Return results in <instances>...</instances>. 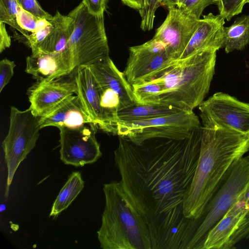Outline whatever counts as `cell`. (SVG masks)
<instances>
[{"label": "cell", "instance_id": "27", "mask_svg": "<svg viewBox=\"0 0 249 249\" xmlns=\"http://www.w3.org/2000/svg\"><path fill=\"white\" fill-rule=\"evenodd\" d=\"M53 28L50 21L41 19L36 31L28 35L23 41L32 50V53L36 52L38 45L46 38Z\"/></svg>", "mask_w": 249, "mask_h": 249}, {"label": "cell", "instance_id": "38", "mask_svg": "<svg viewBox=\"0 0 249 249\" xmlns=\"http://www.w3.org/2000/svg\"><path fill=\"white\" fill-rule=\"evenodd\" d=\"M248 157L249 158V155L248 156Z\"/></svg>", "mask_w": 249, "mask_h": 249}, {"label": "cell", "instance_id": "24", "mask_svg": "<svg viewBox=\"0 0 249 249\" xmlns=\"http://www.w3.org/2000/svg\"><path fill=\"white\" fill-rule=\"evenodd\" d=\"M135 102L142 104H160L163 86L160 83L150 80L132 86Z\"/></svg>", "mask_w": 249, "mask_h": 249}, {"label": "cell", "instance_id": "20", "mask_svg": "<svg viewBox=\"0 0 249 249\" xmlns=\"http://www.w3.org/2000/svg\"><path fill=\"white\" fill-rule=\"evenodd\" d=\"M247 210L231 207L224 217L209 231L202 249H228L230 238Z\"/></svg>", "mask_w": 249, "mask_h": 249}, {"label": "cell", "instance_id": "28", "mask_svg": "<svg viewBox=\"0 0 249 249\" xmlns=\"http://www.w3.org/2000/svg\"><path fill=\"white\" fill-rule=\"evenodd\" d=\"M214 0H178L177 7L200 19L203 10L208 6L213 4Z\"/></svg>", "mask_w": 249, "mask_h": 249}, {"label": "cell", "instance_id": "30", "mask_svg": "<svg viewBox=\"0 0 249 249\" xmlns=\"http://www.w3.org/2000/svg\"><path fill=\"white\" fill-rule=\"evenodd\" d=\"M41 19L24 10L20 6L17 15V21L23 30L32 33L35 32L39 27Z\"/></svg>", "mask_w": 249, "mask_h": 249}, {"label": "cell", "instance_id": "19", "mask_svg": "<svg viewBox=\"0 0 249 249\" xmlns=\"http://www.w3.org/2000/svg\"><path fill=\"white\" fill-rule=\"evenodd\" d=\"M53 28L46 38L38 45L37 52L53 53L63 51L66 47L75 27L74 20L68 15L56 11L49 20Z\"/></svg>", "mask_w": 249, "mask_h": 249}, {"label": "cell", "instance_id": "32", "mask_svg": "<svg viewBox=\"0 0 249 249\" xmlns=\"http://www.w3.org/2000/svg\"><path fill=\"white\" fill-rule=\"evenodd\" d=\"M16 64L13 61L7 58L0 62V92L7 85L14 74V69Z\"/></svg>", "mask_w": 249, "mask_h": 249}, {"label": "cell", "instance_id": "23", "mask_svg": "<svg viewBox=\"0 0 249 249\" xmlns=\"http://www.w3.org/2000/svg\"><path fill=\"white\" fill-rule=\"evenodd\" d=\"M84 186L81 173L73 172L61 189L53 205L50 216H56L67 209Z\"/></svg>", "mask_w": 249, "mask_h": 249}, {"label": "cell", "instance_id": "22", "mask_svg": "<svg viewBox=\"0 0 249 249\" xmlns=\"http://www.w3.org/2000/svg\"><path fill=\"white\" fill-rule=\"evenodd\" d=\"M249 44V15H243L236 18L229 27H224L223 48L226 53L241 51Z\"/></svg>", "mask_w": 249, "mask_h": 249}, {"label": "cell", "instance_id": "33", "mask_svg": "<svg viewBox=\"0 0 249 249\" xmlns=\"http://www.w3.org/2000/svg\"><path fill=\"white\" fill-rule=\"evenodd\" d=\"M107 0H82L89 12L96 17H104Z\"/></svg>", "mask_w": 249, "mask_h": 249}, {"label": "cell", "instance_id": "11", "mask_svg": "<svg viewBox=\"0 0 249 249\" xmlns=\"http://www.w3.org/2000/svg\"><path fill=\"white\" fill-rule=\"evenodd\" d=\"M172 60L164 45L152 38L129 47V57L123 72L128 82L133 86L148 80Z\"/></svg>", "mask_w": 249, "mask_h": 249}, {"label": "cell", "instance_id": "12", "mask_svg": "<svg viewBox=\"0 0 249 249\" xmlns=\"http://www.w3.org/2000/svg\"><path fill=\"white\" fill-rule=\"evenodd\" d=\"M199 19L177 7L170 8L152 38L164 45L172 60L179 59L197 29Z\"/></svg>", "mask_w": 249, "mask_h": 249}, {"label": "cell", "instance_id": "25", "mask_svg": "<svg viewBox=\"0 0 249 249\" xmlns=\"http://www.w3.org/2000/svg\"><path fill=\"white\" fill-rule=\"evenodd\" d=\"M161 6L160 0H143L142 9L139 11L141 18V29L150 31L153 28L155 12Z\"/></svg>", "mask_w": 249, "mask_h": 249}, {"label": "cell", "instance_id": "34", "mask_svg": "<svg viewBox=\"0 0 249 249\" xmlns=\"http://www.w3.org/2000/svg\"><path fill=\"white\" fill-rule=\"evenodd\" d=\"M11 38L5 28V23L0 22V52L2 53L11 45Z\"/></svg>", "mask_w": 249, "mask_h": 249}, {"label": "cell", "instance_id": "5", "mask_svg": "<svg viewBox=\"0 0 249 249\" xmlns=\"http://www.w3.org/2000/svg\"><path fill=\"white\" fill-rule=\"evenodd\" d=\"M249 184V158L231 165L219 186L196 221V231L188 249H202L209 231L224 217Z\"/></svg>", "mask_w": 249, "mask_h": 249}, {"label": "cell", "instance_id": "17", "mask_svg": "<svg viewBox=\"0 0 249 249\" xmlns=\"http://www.w3.org/2000/svg\"><path fill=\"white\" fill-rule=\"evenodd\" d=\"M225 18L210 13L200 19L197 29L179 59L185 58L210 46L223 48Z\"/></svg>", "mask_w": 249, "mask_h": 249}, {"label": "cell", "instance_id": "18", "mask_svg": "<svg viewBox=\"0 0 249 249\" xmlns=\"http://www.w3.org/2000/svg\"><path fill=\"white\" fill-rule=\"evenodd\" d=\"M89 67L99 87L110 88L118 94L121 108L135 102L132 86L109 57Z\"/></svg>", "mask_w": 249, "mask_h": 249}, {"label": "cell", "instance_id": "2", "mask_svg": "<svg viewBox=\"0 0 249 249\" xmlns=\"http://www.w3.org/2000/svg\"><path fill=\"white\" fill-rule=\"evenodd\" d=\"M249 151V134L202 127L196 169L184 201L185 217L195 222L235 160Z\"/></svg>", "mask_w": 249, "mask_h": 249}, {"label": "cell", "instance_id": "3", "mask_svg": "<svg viewBox=\"0 0 249 249\" xmlns=\"http://www.w3.org/2000/svg\"><path fill=\"white\" fill-rule=\"evenodd\" d=\"M218 50L210 46L185 58L173 60L147 80L162 85L160 104L185 111L198 107L209 92Z\"/></svg>", "mask_w": 249, "mask_h": 249}, {"label": "cell", "instance_id": "13", "mask_svg": "<svg viewBox=\"0 0 249 249\" xmlns=\"http://www.w3.org/2000/svg\"><path fill=\"white\" fill-rule=\"evenodd\" d=\"M76 92L74 80L64 77L47 82L36 81L27 91L30 108L40 118L47 116L63 102Z\"/></svg>", "mask_w": 249, "mask_h": 249}, {"label": "cell", "instance_id": "8", "mask_svg": "<svg viewBox=\"0 0 249 249\" xmlns=\"http://www.w3.org/2000/svg\"><path fill=\"white\" fill-rule=\"evenodd\" d=\"M39 119L30 107L22 111L11 107L9 131L2 143L8 171L6 195L19 165L36 146Z\"/></svg>", "mask_w": 249, "mask_h": 249}, {"label": "cell", "instance_id": "16", "mask_svg": "<svg viewBox=\"0 0 249 249\" xmlns=\"http://www.w3.org/2000/svg\"><path fill=\"white\" fill-rule=\"evenodd\" d=\"M39 124L41 129L50 126L59 129L93 125L77 95L70 96L49 115L40 118Z\"/></svg>", "mask_w": 249, "mask_h": 249}, {"label": "cell", "instance_id": "6", "mask_svg": "<svg viewBox=\"0 0 249 249\" xmlns=\"http://www.w3.org/2000/svg\"><path fill=\"white\" fill-rule=\"evenodd\" d=\"M68 15L74 19L75 27L66 48L75 70L109 57L104 17L90 14L82 2Z\"/></svg>", "mask_w": 249, "mask_h": 249}, {"label": "cell", "instance_id": "37", "mask_svg": "<svg viewBox=\"0 0 249 249\" xmlns=\"http://www.w3.org/2000/svg\"><path fill=\"white\" fill-rule=\"evenodd\" d=\"M161 6L166 7L168 9L177 7L178 0H160Z\"/></svg>", "mask_w": 249, "mask_h": 249}, {"label": "cell", "instance_id": "1", "mask_svg": "<svg viewBox=\"0 0 249 249\" xmlns=\"http://www.w3.org/2000/svg\"><path fill=\"white\" fill-rule=\"evenodd\" d=\"M202 126L181 140L137 145L119 137L114 160L145 249H188L196 232L183 213L199 156Z\"/></svg>", "mask_w": 249, "mask_h": 249}, {"label": "cell", "instance_id": "14", "mask_svg": "<svg viewBox=\"0 0 249 249\" xmlns=\"http://www.w3.org/2000/svg\"><path fill=\"white\" fill-rule=\"evenodd\" d=\"M74 76L76 85V93L96 128L113 135L116 131L105 117L100 106L99 88L96 79L89 66L77 69Z\"/></svg>", "mask_w": 249, "mask_h": 249}, {"label": "cell", "instance_id": "36", "mask_svg": "<svg viewBox=\"0 0 249 249\" xmlns=\"http://www.w3.org/2000/svg\"><path fill=\"white\" fill-rule=\"evenodd\" d=\"M238 198L249 205V184L240 194Z\"/></svg>", "mask_w": 249, "mask_h": 249}, {"label": "cell", "instance_id": "15", "mask_svg": "<svg viewBox=\"0 0 249 249\" xmlns=\"http://www.w3.org/2000/svg\"><path fill=\"white\" fill-rule=\"evenodd\" d=\"M75 70L67 48L57 53L37 52L26 58L25 71L38 82H47L63 77Z\"/></svg>", "mask_w": 249, "mask_h": 249}, {"label": "cell", "instance_id": "31", "mask_svg": "<svg viewBox=\"0 0 249 249\" xmlns=\"http://www.w3.org/2000/svg\"><path fill=\"white\" fill-rule=\"evenodd\" d=\"M19 6L25 11L35 17L50 20L53 17L44 11L36 0H17Z\"/></svg>", "mask_w": 249, "mask_h": 249}, {"label": "cell", "instance_id": "29", "mask_svg": "<svg viewBox=\"0 0 249 249\" xmlns=\"http://www.w3.org/2000/svg\"><path fill=\"white\" fill-rule=\"evenodd\" d=\"M249 239V207L240 220L236 230L230 238L228 249L235 248L236 244L243 239Z\"/></svg>", "mask_w": 249, "mask_h": 249}, {"label": "cell", "instance_id": "7", "mask_svg": "<svg viewBox=\"0 0 249 249\" xmlns=\"http://www.w3.org/2000/svg\"><path fill=\"white\" fill-rule=\"evenodd\" d=\"M200 125L199 119L193 110H183L147 120L119 121L117 135L137 145H141L145 141L155 139H183Z\"/></svg>", "mask_w": 249, "mask_h": 249}, {"label": "cell", "instance_id": "26", "mask_svg": "<svg viewBox=\"0 0 249 249\" xmlns=\"http://www.w3.org/2000/svg\"><path fill=\"white\" fill-rule=\"evenodd\" d=\"M249 3V0H214L219 15L227 21L242 12L244 5Z\"/></svg>", "mask_w": 249, "mask_h": 249}, {"label": "cell", "instance_id": "9", "mask_svg": "<svg viewBox=\"0 0 249 249\" xmlns=\"http://www.w3.org/2000/svg\"><path fill=\"white\" fill-rule=\"evenodd\" d=\"M203 126L249 134V104L228 94L214 93L198 106Z\"/></svg>", "mask_w": 249, "mask_h": 249}, {"label": "cell", "instance_id": "10", "mask_svg": "<svg viewBox=\"0 0 249 249\" xmlns=\"http://www.w3.org/2000/svg\"><path fill=\"white\" fill-rule=\"evenodd\" d=\"M60 130V159L66 164L83 166L95 162L102 156L95 137V127L86 125Z\"/></svg>", "mask_w": 249, "mask_h": 249}, {"label": "cell", "instance_id": "21", "mask_svg": "<svg viewBox=\"0 0 249 249\" xmlns=\"http://www.w3.org/2000/svg\"><path fill=\"white\" fill-rule=\"evenodd\" d=\"M183 111L173 106L162 104H142L134 102L120 108L117 113L119 121L147 120L171 115Z\"/></svg>", "mask_w": 249, "mask_h": 249}, {"label": "cell", "instance_id": "4", "mask_svg": "<svg viewBox=\"0 0 249 249\" xmlns=\"http://www.w3.org/2000/svg\"><path fill=\"white\" fill-rule=\"evenodd\" d=\"M105 207L97 231L103 249H145L136 220L125 199L120 181L104 185Z\"/></svg>", "mask_w": 249, "mask_h": 249}, {"label": "cell", "instance_id": "35", "mask_svg": "<svg viewBox=\"0 0 249 249\" xmlns=\"http://www.w3.org/2000/svg\"><path fill=\"white\" fill-rule=\"evenodd\" d=\"M143 0H121L124 5L139 11L142 7Z\"/></svg>", "mask_w": 249, "mask_h": 249}]
</instances>
